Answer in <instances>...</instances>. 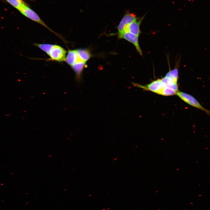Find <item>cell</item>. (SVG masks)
Masks as SVG:
<instances>
[{
	"mask_svg": "<svg viewBox=\"0 0 210 210\" xmlns=\"http://www.w3.org/2000/svg\"><path fill=\"white\" fill-rule=\"evenodd\" d=\"M79 59L76 50H69L66 56L65 61L71 66Z\"/></svg>",
	"mask_w": 210,
	"mask_h": 210,
	"instance_id": "10",
	"label": "cell"
},
{
	"mask_svg": "<svg viewBox=\"0 0 210 210\" xmlns=\"http://www.w3.org/2000/svg\"><path fill=\"white\" fill-rule=\"evenodd\" d=\"M67 52L62 47L57 45H54L48 55L51 60L61 62L65 61Z\"/></svg>",
	"mask_w": 210,
	"mask_h": 210,
	"instance_id": "3",
	"label": "cell"
},
{
	"mask_svg": "<svg viewBox=\"0 0 210 210\" xmlns=\"http://www.w3.org/2000/svg\"><path fill=\"white\" fill-rule=\"evenodd\" d=\"M34 45L39 48L48 55L49 54L54 46L53 44H51L38 43H35Z\"/></svg>",
	"mask_w": 210,
	"mask_h": 210,
	"instance_id": "12",
	"label": "cell"
},
{
	"mask_svg": "<svg viewBox=\"0 0 210 210\" xmlns=\"http://www.w3.org/2000/svg\"><path fill=\"white\" fill-rule=\"evenodd\" d=\"M118 36L119 38H124L132 43L139 54L142 55V51L139 43L138 36L128 31H125Z\"/></svg>",
	"mask_w": 210,
	"mask_h": 210,
	"instance_id": "5",
	"label": "cell"
},
{
	"mask_svg": "<svg viewBox=\"0 0 210 210\" xmlns=\"http://www.w3.org/2000/svg\"><path fill=\"white\" fill-rule=\"evenodd\" d=\"M85 62L79 59L78 61L75 63L71 67L75 72L77 79L79 81L80 80L81 75L85 65Z\"/></svg>",
	"mask_w": 210,
	"mask_h": 210,
	"instance_id": "9",
	"label": "cell"
},
{
	"mask_svg": "<svg viewBox=\"0 0 210 210\" xmlns=\"http://www.w3.org/2000/svg\"><path fill=\"white\" fill-rule=\"evenodd\" d=\"M145 15L139 19L138 20H137L131 23L128 26L125 31L129 32L139 36L141 34L140 25Z\"/></svg>",
	"mask_w": 210,
	"mask_h": 210,
	"instance_id": "7",
	"label": "cell"
},
{
	"mask_svg": "<svg viewBox=\"0 0 210 210\" xmlns=\"http://www.w3.org/2000/svg\"><path fill=\"white\" fill-rule=\"evenodd\" d=\"M138 18L129 11L127 12L117 27L118 36L125 31L128 25L132 22L137 20Z\"/></svg>",
	"mask_w": 210,
	"mask_h": 210,
	"instance_id": "4",
	"label": "cell"
},
{
	"mask_svg": "<svg viewBox=\"0 0 210 210\" xmlns=\"http://www.w3.org/2000/svg\"><path fill=\"white\" fill-rule=\"evenodd\" d=\"M178 70L176 68L169 71L166 74L165 76L178 80Z\"/></svg>",
	"mask_w": 210,
	"mask_h": 210,
	"instance_id": "15",
	"label": "cell"
},
{
	"mask_svg": "<svg viewBox=\"0 0 210 210\" xmlns=\"http://www.w3.org/2000/svg\"><path fill=\"white\" fill-rule=\"evenodd\" d=\"M133 84L136 86H140V87L158 94L164 87L161 79H158L154 80L144 86H142L140 85H138V84L135 83H133Z\"/></svg>",
	"mask_w": 210,
	"mask_h": 210,
	"instance_id": "6",
	"label": "cell"
},
{
	"mask_svg": "<svg viewBox=\"0 0 210 210\" xmlns=\"http://www.w3.org/2000/svg\"><path fill=\"white\" fill-rule=\"evenodd\" d=\"M79 59L86 62L91 57V55L86 49L79 48L75 50Z\"/></svg>",
	"mask_w": 210,
	"mask_h": 210,
	"instance_id": "11",
	"label": "cell"
},
{
	"mask_svg": "<svg viewBox=\"0 0 210 210\" xmlns=\"http://www.w3.org/2000/svg\"><path fill=\"white\" fill-rule=\"evenodd\" d=\"M164 86H166L174 90L178 91L177 80L166 76L161 79Z\"/></svg>",
	"mask_w": 210,
	"mask_h": 210,
	"instance_id": "8",
	"label": "cell"
},
{
	"mask_svg": "<svg viewBox=\"0 0 210 210\" xmlns=\"http://www.w3.org/2000/svg\"><path fill=\"white\" fill-rule=\"evenodd\" d=\"M19 10L27 18L43 25L60 38L63 41H65L61 35L50 29L41 19L38 15L26 4H24Z\"/></svg>",
	"mask_w": 210,
	"mask_h": 210,
	"instance_id": "1",
	"label": "cell"
},
{
	"mask_svg": "<svg viewBox=\"0 0 210 210\" xmlns=\"http://www.w3.org/2000/svg\"><path fill=\"white\" fill-rule=\"evenodd\" d=\"M6 1L18 10L26 4L22 0H6Z\"/></svg>",
	"mask_w": 210,
	"mask_h": 210,
	"instance_id": "14",
	"label": "cell"
},
{
	"mask_svg": "<svg viewBox=\"0 0 210 210\" xmlns=\"http://www.w3.org/2000/svg\"><path fill=\"white\" fill-rule=\"evenodd\" d=\"M176 94L182 100L189 105L204 112L208 115L210 114V111L202 106L192 96L181 91H178Z\"/></svg>",
	"mask_w": 210,
	"mask_h": 210,
	"instance_id": "2",
	"label": "cell"
},
{
	"mask_svg": "<svg viewBox=\"0 0 210 210\" xmlns=\"http://www.w3.org/2000/svg\"><path fill=\"white\" fill-rule=\"evenodd\" d=\"M177 92L166 86H164L158 94L164 96H170L176 94Z\"/></svg>",
	"mask_w": 210,
	"mask_h": 210,
	"instance_id": "13",
	"label": "cell"
}]
</instances>
